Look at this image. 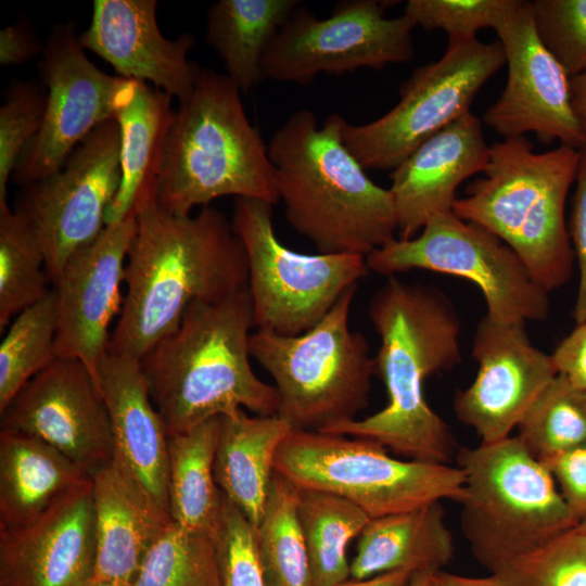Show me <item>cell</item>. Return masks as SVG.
<instances>
[{
	"label": "cell",
	"instance_id": "ab89813d",
	"mask_svg": "<svg viewBox=\"0 0 586 586\" xmlns=\"http://www.w3.org/2000/svg\"><path fill=\"white\" fill-rule=\"evenodd\" d=\"M219 586H266L256 527L227 498L214 534Z\"/></svg>",
	"mask_w": 586,
	"mask_h": 586
},
{
	"label": "cell",
	"instance_id": "44dd1931",
	"mask_svg": "<svg viewBox=\"0 0 586 586\" xmlns=\"http://www.w3.org/2000/svg\"><path fill=\"white\" fill-rule=\"evenodd\" d=\"M156 0H95L89 27L79 35L119 77L151 81L179 102L192 92L201 68L188 59L195 38L171 40L157 26Z\"/></svg>",
	"mask_w": 586,
	"mask_h": 586
},
{
	"label": "cell",
	"instance_id": "2e32d148",
	"mask_svg": "<svg viewBox=\"0 0 586 586\" xmlns=\"http://www.w3.org/2000/svg\"><path fill=\"white\" fill-rule=\"evenodd\" d=\"M494 30L502 46L508 77L483 122L504 138L534 132L544 143L581 149L585 135L574 115L570 77L540 41L531 1L510 0Z\"/></svg>",
	"mask_w": 586,
	"mask_h": 586
},
{
	"label": "cell",
	"instance_id": "ac0fdd59",
	"mask_svg": "<svg viewBox=\"0 0 586 586\" xmlns=\"http://www.w3.org/2000/svg\"><path fill=\"white\" fill-rule=\"evenodd\" d=\"M523 322H499L486 315L472 344L479 364L473 382L457 393L456 418L482 444L511 436L535 400L558 374L551 355L534 346Z\"/></svg>",
	"mask_w": 586,
	"mask_h": 586
},
{
	"label": "cell",
	"instance_id": "1f68e13d",
	"mask_svg": "<svg viewBox=\"0 0 586 586\" xmlns=\"http://www.w3.org/2000/svg\"><path fill=\"white\" fill-rule=\"evenodd\" d=\"M297 498L298 488L275 472L256 527L266 586H314Z\"/></svg>",
	"mask_w": 586,
	"mask_h": 586
},
{
	"label": "cell",
	"instance_id": "8d00e7d4",
	"mask_svg": "<svg viewBox=\"0 0 586 586\" xmlns=\"http://www.w3.org/2000/svg\"><path fill=\"white\" fill-rule=\"evenodd\" d=\"M489 573L505 586H586V524H576Z\"/></svg>",
	"mask_w": 586,
	"mask_h": 586
},
{
	"label": "cell",
	"instance_id": "b9f144b4",
	"mask_svg": "<svg viewBox=\"0 0 586 586\" xmlns=\"http://www.w3.org/2000/svg\"><path fill=\"white\" fill-rule=\"evenodd\" d=\"M579 522L586 519V442L542 460Z\"/></svg>",
	"mask_w": 586,
	"mask_h": 586
},
{
	"label": "cell",
	"instance_id": "74e56055",
	"mask_svg": "<svg viewBox=\"0 0 586 586\" xmlns=\"http://www.w3.org/2000/svg\"><path fill=\"white\" fill-rule=\"evenodd\" d=\"M47 105L42 81H14L0 107V204H5L8 182L18 160L40 130Z\"/></svg>",
	"mask_w": 586,
	"mask_h": 586
},
{
	"label": "cell",
	"instance_id": "816d5d0a",
	"mask_svg": "<svg viewBox=\"0 0 586 586\" xmlns=\"http://www.w3.org/2000/svg\"><path fill=\"white\" fill-rule=\"evenodd\" d=\"M581 149L584 150V151L586 152V136H585V140H584V143H583V145H582Z\"/></svg>",
	"mask_w": 586,
	"mask_h": 586
},
{
	"label": "cell",
	"instance_id": "9a60e30c",
	"mask_svg": "<svg viewBox=\"0 0 586 586\" xmlns=\"http://www.w3.org/2000/svg\"><path fill=\"white\" fill-rule=\"evenodd\" d=\"M39 73L47 105L42 126L12 175L21 187L59 170L92 130L115 118L127 80L106 74L87 58L73 22L58 24L50 31Z\"/></svg>",
	"mask_w": 586,
	"mask_h": 586
},
{
	"label": "cell",
	"instance_id": "4316f807",
	"mask_svg": "<svg viewBox=\"0 0 586 586\" xmlns=\"http://www.w3.org/2000/svg\"><path fill=\"white\" fill-rule=\"evenodd\" d=\"M293 430L278 415L249 416L240 409L232 416H220L215 481L227 500L255 527L264 513L276 454Z\"/></svg>",
	"mask_w": 586,
	"mask_h": 586
},
{
	"label": "cell",
	"instance_id": "5bb4252c",
	"mask_svg": "<svg viewBox=\"0 0 586 586\" xmlns=\"http://www.w3.org/2000/svg\"><path fill=\"white\" fill-rule=\"evenodd\" d=\"M120 180V130L111 118L92 130L59 170L22 187L14 212L34 231L51 284L67 260L102 233Z\"/></svg>",
	"mask_w": 586,
	"mask_h": 586
},
{
	"label": "cell",
	"instance_id": "d6986e66",
	"mask_svg": "<svg viewBox=\"0 0 586 586\" xmlns=\"http://www.w3.org/2000/svg\"><path fill=\"white\" fill-rule=\"evenodd\" d=\"M135 233L132 212L106 226L91 244L76 252L52 283L56 355L80 360L99 392V370L109 352L110 327L124 304L122 285Z\"/></svg>",
	"mask_w": 586,
	"mask_h": 586
},
{
	"label": "cell",
	"instance_id": "8992f818",
	"mask_svg": "<svg viewBox=\"0 0 586 586\" xmlns=\"http://www.w3.org/2000/svg\"><path fill=\"white\" fill-rule=\"evenodd\" d=\"M581 152L560 144L535 152L525 137L491 145L483 176L458 198L453 213L505 242L547 292L572 275L574 252L564 207Z\"/></svg>",
	"mask_w": 586,
	"mask_h": 586
},
{
	"label": "cell",
	"instance_id": "6da1fadb",
	"mask_svg": "<svg viewBox=\"0 0 586 586\" xmlns=\"http://www.w3.org/2000/svg\"><path fill=\"white\" fill-rule=\"evenodd\" d=\"M133 212L127 292L109 352L140 359L179 327L192 302L217 303L246 289L249 265L232 221L211 205L175 216L152 194Z\"/></svg>",
	"mask_w": 586,
	"mask_h": 586
},
{
	"label": "cell",
	"instance_id": "d4e9b609",
	"mask_svg": "<svg viewBox=\"0 0 586 586\" xmlns=\"http://www.w3.org/2000/svg\"><path fill=\"white\" fill-rule=\"evenodd\" d=\"M174 116L170 95L144 81L126 80L115 113L120 130L122 180L106 211V226L123 220L141 201L155 194Z\"/></svg>",
	"mask_w": 586,
	"mask_h": 586
},
{
	"label": "cell",
	"instance_id": "7dc6e473",
	"mask_svg": "<svg viewBox=\"0 0 586 586\" xmlns=\"http://www.w3.org/2000/svg\"><path fill=\"white\" fill-rule=\"evenodd\" d=\"M413 574L405 570L393 571L362 579L351 577L333 586H409Z\"/></svg>",
	"mask_w": 586,
	"mask_h": 586
},
{
	"label": "cell",
	"instance_id": "d590c367",
	"mask_svg": "<svg viewBox=\"0 0 586 586\" xmlns=\"http://www.w3.org/2000/svg\"><path fill=\"white\" fill-rule=\"evenodd\" d=\"M517 430L518 438L539 460L586 442V393L557 374Z\"/></svg>",
	"mask_w": 586,
	"mask_h": 586
},
{
	"label": "cell",
	"instance_id": "52a82bcc",
	"mask_svg": "<svg viewBox=\"0 0 586 586\" xmlns=\"http://www.w3.org/2000/svg\"><path fill=\"white\" fill-rule=\"evenodd\" d=\"M461 527L476 560L489 572L581 523L545 463L517 435L462 447Z\"/></svg>",
	"mask_w": 586,
	"mask_h": 586
},
{
	"label": "cell",
	"instance_id": "30bf717a",
	"mask_svg": "<svg viewBox=\"0 0 586 586\" xmlns=\"http://www.w3.org/2000/svg\"><path fill=\"white\" fill-rule=\"evenodd\" d=\"M249 265L254 327L280 335L314 328L340 297L368 275L365 256L303 254L283 245L272 225V204L238 198L232 216Z\"/></svg>",
	"mask_w": 586,
	"mask_h": 586
},
{
	"label": "cell",
	"instance_id": "ee69618b",
	"mask_svg": "<svg viewBox=\"0 0 586 586\" xmlns=\"http://www.w3.org/2000/svg\"><path fill=\"white\" fill-rule=\"evenodd\" d=\"M551 357L557 373L586 393V321L576 324Z\"/></svg>",
	"mask_w": 586,
	"mask_h": 586
},
{
	"label": "cell",
	"instance_id": "f907efd6",
	"mask_svg": "<svg viewBox=\"0 0 586 586\" xmlns=\"http://www.w3.org/2000/svg\"><path fill=\"white\" fill-rule=\"evenodd\" d=\"M81 586H131V584L107 581V579H100L92 576Z\"/></svg>",
	"mask_w": 586,
	"mask_h": 586
},
{
	"label": "cell",
	"instance_id": "d6a6232c",
	"mask_svg": "<svg viewBox=\"0 0 586 586\" xmlns=\"http://www.w3.org/2000/svg\"><path fill=\"white\" fill-rule=\"evenodd\" d=\"M41 246L25 219L0 204V332L50 293Z\"/></svg>",
	"mask_w": 586,
	"mask_h": 586
},
{
	"label": "cell",
	"instance_id": "7bdbcfd3",
	"mask_svg": "<svg viewBox=\"0 0 586 586\" xmlns=\"http://www.w3.org/2000/svg\"><path fill=\"white\" fill-rule=\"evenodd\" d=\"M579 164L575 179L569 233L578 265V289L573 309L576 324L586 321V152L579 149Z\"/></svg>",
	"mask_w": 586,
	"mask_h": 586
},
{
	"label": "cell",
	"instance_id": "5b68a950",
	"mask_svg": "<svg viewBox=\"0 0 586 586\" xmlns=\"http://www.w3.org/2000/svg\"><path fill=\"white\" fill-rule=\"evenodd\" d=\"M241 90L226 75L201 69L175 111L156 180L157 205L175 216L221 196L279 201L268 146L249 120Z\"/></svg>",
	"mask_w": 586,
	"mask_h": 586
},
{
	"label": "cell",
	"instance_id": "f5cc1de1",
	"mask_svg": "<svg viewBox=\"0 0 586 586\" xmlns=\"http://www.w3.org/2000/svg\"><path fill=\"white\" fill-rule=\"evenodd\" d=\"M582 522H584L586 524V519L584 521H582Z\"/></svg>",
	"mask_w": 586,
	"mask_h": 586
},
{
	"label": "cell",
	"instance_id": "681fc988",
	"mask_svg": "<svg viewBox=\"0 0 586 586\" xmlns=\"http://www.w3.org/2000/svg\"><path fill=\"white\" fill-rule=\"evenodd\" d=\"M433 572L415 573L409 586H432Z\"/></svg>",
	"mask_w": 586,
	"mask_h": 586
},
{
	"label": "cell",
	"instance_id": "484cf974",
	"mask_svg": "<svg viewBox=\"0 0 586 586\" xmlns=\"http://www.w3.org/2000/svg\"><path fill=\"white\" fill-rule=\"evenodd\" d=\"M91 477L49 444L0 431V528L40 518Z\"/></svg>",
	"mask_w": 586,
	"mask_h": 586
},
{
	"label": "cell",
	"instance_id": "cb8c5ba5",
	"mask_svg": "<svg viewBox=\"0 0 586 586\" xmlns=\"http://www.w3.org/2000/svg\"><path fill=\"white\" fill-rule=\"evenodd\" d=\"M97 539L93 577L131 584L170 515L114 460L91 476Z\"/></svg>",
	"mask_w": 586,
	"mask_h": 586
},
{
	"label": "cell",
	"instance_id": "9c48e42d",
	"mask_svg": "<svg viewBox=\"0 0 586 586\" xmlns=\"http://www.w3.org/2000/svg\"><path fill=\"white\" fill-rule=\"evenodd\" d=\"M275 472L300 489L343 497L370 519L459 501L464 486L457 466L398 459L373 441L318 431L293 430L276 454Z\"/></svg>",
	"mask_w": 586,
	"mask_h": 586
},
{
	"label": "cell",
	"instance_id": "f35d334b",
	"mask_svg": "<svg viewBox=\"0 0 586 586\" xmlns=\"http://www.w3.org/2000/svg\"><path fill=\"white\" fill-rule=\"evenodd\" d=\"M540 41L570 78L586 71V0L531 1Z\"/></svg>",
	"mask_w": 586,
	"mask_h": 586
},
{
	"label": "cell",
	"instance_id": "4fadbf2b",
	"mask_svg": "<svg viewBox=\"0 0 586 586\" xmlns=\"http://www.w3.org/2000/svg\"><path fill=\"white\" fill-rule=\"evenodd\" d=\"M387 5L378 0L343 1L327 18L300 5L266 50L264 78L307 85L321 73L340 75L410 61L415 25L404 14L386 17Z\"/></svg>",
	"mask_w": 586,
	"mask_h": 586
},
{
	"label": "cell",
	"instance_id": "c3c4849f",
	"mask_svg": "<svg viewBox=\"0 0 586 586\" xmlns=\"http://www.w3.org/2000/svg\"><path fill=\"white\" fill-rule=\"evenodd\" d=\"M570 98L574 115L586 136V71L570 78Z\"/></svg>",
	"mask_w": 586,
	"mask_h": 586
},
{
	"label": "cell",
	"instance_id": "e0dca14e",
	"mask_svg": "<svg viewBox=\"0 0 586 586\" xmlns=\"http://www.w3.org/2000/svg\"><path fill=\"white\" fill-rule=\"evenodd\" d=\"M0 428L36 437L90 477L114 457L109 411L89 370L56 357L0 411Z\"/></svg>",
	"mask_w": 586,
	"mask_h": 586
},
{
	"label": "cell",
	"instance_id": "f546056e",
	"mask_svg": "<svg viewBox=\"0 0 586 586\" xmlns=\"http://www.w3.org/2000/svg\"><path fill=\"white\" fill-rule=\"evenodd\" d=\"M220 417L168 436V512L183 528L214 536L225 496L214 476Z\"/></svg>",
	"mask_w": 586,
	"mask_h": 586
},
{
	"label": "cell",
	"instance_id": "3957f363",
	"mask_svg": "<svg viewBox=\"0 0 586 586\" xmlns=\"http://www.w3.org/2000/svg\"><path fill=\"white\" fill-rule=\"evenodd\" d=\"M345 123L334 113L318 125L300 110L273 132L268 154L289 225L318 253L367 257L395 239L397 216L390 190L344 143Z\"/></svg>",
	"mask_w": 586,
	"mask_h": 586
},
{
	"label": "cell",
	"instance_id": "ffe728a7",
	"mask_svg": "<svg viewBox=\"0 0 586 586\" xmlns=\"http://www.w3.org/2000/svg\"><path fill=\"white\" fill-rule=\"evenodd\" d=\"M95 557L90 481L35 521L0 528V586H81Z\"/></svg>",
	"mask_w": 586,
	"mask_h": 586
},
{
	"label": "cell",
	"instance_id": "f1b7e54d",
	"mask_svg": "<svg viewBox=\"0 0 586 586\" xmlns=\"http://www.w3.org/2000/svg\"><path fill=\"white\" fill-rule=\"evenodd\" d=\"M300 5L298 0H219L211 5L206 40L241 91L265 79L266 50Z\"/></svg>",
	"mask_w": 586,
	"mask_h": 586
},
{
	"label": "cell",
	"instance_id": "60d3db41",
	"mask_svg": "<svg viewBox=\"0 0 586 586\" xmlns=\"http://www.w3.org/2000/svg\"><path fill=\"white\" fill-rule=\"evenodd\" d=\"M510 0H409L404 15L425 30H444L448 37L475 38L495 28Z\"/></svg>",
	"mask_w": 586,
	"mask_h": 586
},
{
	"label": "cell",
	"instance_id": "4dcf8cb0",
	"mask_svg": "<svg viewBox=\"0 0 586 586\" xmlns=\"http://www.w3.org/2000/svg\"><path fill=\"white\" fill-rule=\"evenodd\" d=\"M297 513L314 586H333L348 579L347 546L359 537L370 518L343 497L300 488Z\"/></svg>",
	"mask_w": 586,
	"mask_h": 586
},
{
	"label": "cell",
	"instance_id": "277c9868",
	"mask_svg": "<svg viewBox=\"0 0 586 586\" xmlns=\"http://www.w3.org/2000/svg\"><path fill=\"white\" fill-rule=\"evenodd\" d=\"M254 326L249 288L217 303L192 302L179 327L139 359L150 397L168 436L246 408L278 413L275 385L250 362Z\"/></svg>",
	"mask_w": 586,
	"mask_h": 586
},
{
	"label": "cell",
	"instance_id": "7c38bea8",
	"mask_svg": "<svg viewBox=\"0 0 586 586\" xmlns=\"http://www.w3.org/2000/svg\"><path fill=\"white\" fill-rule=\"evenodd\" d=\"M366 260L370 271L386 277L424 269L469 280L479 286L486 316L495 321H543L549 313V292L513 250L453 212L431 216L416 237L395 238Z\"/></svg>",
	"mask_w": 586,
	"mask_h": 586
},
{
	"label": "cell",
	"instance_id": "bcb514c9",
	"mask_svg": "<svg viewBox=\"0 0 586 586\" xmlns=\"http://www.w3.org/2000/svg\"><path fill=\"white\" fill-rule=\"evenodd\" d=\"M432 586H505L494 574L474 577L454 574L444 570L435 571L432 575Z\"/></svg>",
	"mask_w": 586,
	"mask_h": 586
},
{
	"label": "cell",
	"instance_id": "7a4b0ae2",
	"mask_svg": "<svg viewBox=\"0 0 586 586\" xmlns=\"http://www.w3.org/2000/svg\"><path fill=\"white\" fill-rule=\"evenodd\" d=\"M368 314L380 336L375 374L387 403L367 418L321 432L370 440L409 460L448 463L458 451L456 441L429 406L424 383L461 361L455 307L440 290L392 276L371 297Z\"/></svg>",
	"mask_w": 586,
	"mask_h": 586
},
{
	"label": "cell",
	"instance_id": "603a6c76",
	"mask_svg": "<svg viewBox=\"0 0 586 586\" xmlns=\"http://www.w3.org/2000/svg\"><path fill=\"white\" fill-rule=\"evenodd\" d=\"M114 443L113 460L168 514V433L138 358L107 352L99 370Z\"/></svg>",
	"mask_w": 586,
	"mask_h": 586
},
{
	"label": "cell",
	"instance_id": "e575fe53",
	"mask_svg": "<svg viewBox=\"0 0 586 586\" xmlns=\"http://www.w3.org/2000/svg\"><path fill=\"white\" fill-rule=\"evenodd\" d=\"M131 586H219L214 537L171 521L146 551Z\"/></svg>",
	"mask_w": 586,
	"mask_h": 586
},
{
	"label": "cell",
	"instance_id": "f6af8a7d",
	"mask_svg": "<svg viewBox=\"0 0 586 586\" xmlns=\"http://www.w3.org/2000/svg\"><path fill=\"white\" fill-rule=\"evenodd\" d=\"M43 47L25 23L8 26L0 31V64H23L42 53Z\"/></svg>",
	"mask_w": 586,
	"mask_h": 586
},
{
	"label": "cell",
	"instance_id": "836d02e7",
	"mask_svg": "<svg viewBox=\"0 0 586 586\" xmlns=\"http://www.w3.org/2000/svg\"><path fill=\"white\" fill-rule=\"evenodd\" d=\"M53 290L20 313L0 343V411L56 357Z\"/></svg>",
	"mask_w": 586,
	"mask_h": 586
},
{
	"label": "cell",
	"instance_id": "ba28073f",
	"mask_svg": "<svg viewBox=\"0 0 586 586\" xmlns=\"http://www.w3.org/2000/svg\"><path fill=\"white\" fill-rule=\"evenodd\" d=\"M356 289L349 288L302 334H251V356L271 375L279 394L277 415L294 430L321 432L356 419L368 406L375 365L364 334L349 329Z\"/></svg>",
	"mask_w": 586,
	"mask_h": 586
},
{
	"label": "cell",
	"instance_id": "7402d4cb",
	"mask_svg": "<svg viewBox=\"0 0 586 586\" xmlns=\"http://www.w3.org/2000/svg\"><path fill=\"white\" fill-rule=\"evenodd\" d=\"M482 122L471 112L421 143L391 174L399 239L416 237L428 219L453 212L456 190L489 160Z\"/></svg>",
	"mask_w": 586,
	"mask_h": 586
},
{
	"label": "cell",
	"instance_id": "8fae6325",
	"mask_svg": "<svg viewBox=\"0 0 586 586\" xmlns=\"http://www.w3.org/2000/svg\"><path fill=\"white\" fill-rule=\"evenodd\" d=\"M502 65L499 41L448 37L442 58L413 71L391 111L368 124L345 123L344 143L365 169L393 170L426 139L469 113Z\"/></svg>",
	"mask_w": 586,
	"mask_h": 586
},
{
	"label": "cell",
	"instance_id": "83f0119b",
	"mask_svg": "<svg viewBox=\"0 0 586 586\" xmlns=\"http://www.w3.org/2000/svg\"><path fill=\"white\" fill-rule=\"evenodd\" d=\"M454 550L441 502L370 519L358 537L351 577L440 571L450 562Z\"/></svg>",
	"mask_w": 586,
	"mask_h": 586
}]
</instances>
